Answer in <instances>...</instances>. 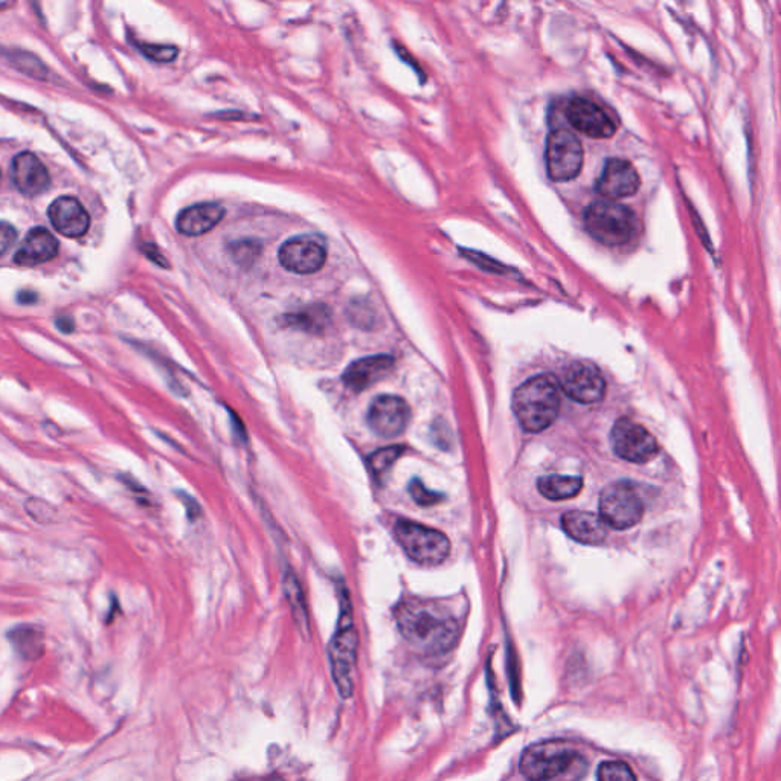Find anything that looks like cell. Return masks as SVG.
<instances>
[{"instance_id": "6da1fadb", "label": "cell", "mask_w": 781, "mask_h": 781, "mask_svg": "<svg viewBox=\"0 0 781 781\" xmlns=\"http://www.w3.org/2000/svg\"><path fill=\"white\" fill-rule=\"evenodd\" d=\"M400 634L423 653L449 652L460 637V624L446 606L426 600H408L396 611Z\"/></svg>"}, {"instance_id": "7a4b0ae2", "label": "cell", "mask_w": 781, "mask_h": 781, "mask_svg": "<svg viewBox=\"0 0 781 781\" xmlns=\"http://www.w3.org/2000/svg\"><path fill=\"white\" fill-rule=\"evenodd\" d=\"M519 771L528 781H582L588 760L571 743L551 740L528 746Z\"/></svg>"}, {"instance_id": "3957f363", "label": "cell", "mask_w": 781, "mask_h": 781, "mask_svg": "<svg viewBox=\"0 0 781 781\" xmlns=\"http://www.w3.org/2000/svg\"><path fill=\"white\" fill-rule=\"evenodd\" d=\"M560 409V386L553 376H536L519 386L513 396V412L531 434L553 425Z\"/></svg>"}, {"instance_id": "277c9868", "label": "cell", "mask_w": 781, "mask_h": 781, "mask_svg": "<svg viewBox=\"0 0 781 781\" xmlns=\"http://www.w3.org/2000/svg\"><path fill=\"white\" fill-rule=\"evenodd\" d=\"M585 226L591 237L605 246L627 245L634 240L640 228L632 209L609 200L588 206Z\"/></svg>"}, {"instance_id": "5b68a950", "label": "cell", "mask_w": 781, "mask_h": 781, "mask_svg": "<svg viewBox=\"0 0 781 781\" xmlns=\"http://www.w3.org/2000/svg\"><path fill=\"white\" fill-rule=\"evenodd\" d=\"M394 531L400 547L418 565H440L449 557L450 542L441 531L408 521L397 522Z\"/></svg>"}, {"instance_id": "8992f818", "label": "cell", "mask_w": 781, "mask_h": 781, "mask_svg": "<svg viewBox=\"0 0 781 781\" xmlns=\"http://www.w3.org/2000/svg\"><path fill=\"white\" fill-rule=\"evenodd\" d=\"M357 644H359V638H357V632L354 629L350 600L348 597H344L338 632H336L332 646H330L333 676H335L339 692L344 698H350L353 693L351 673H353V667L356 664Z\"/></svg>"}, {"instance_id": "52a82bcc", "label": "cell", "mask_w": 781, "mask_h": 781, "mask_svg": "<svg viewBox=\"0 0 781 781\" xmlns=\"http://www.w3.org/2000/svg\"><path fill=\"white\" fill-rule=\"evenodd\" d=\"M600 516L615 530H629L640 524L644 516V502L635 486L615 483L606 487L600 496Z\"/></svg>"}, {"instance_id": "ba28073f", "label": "cell", "mask_w": 781, "mask_h": 781, "mask_svg": "<svg viewBox=\"0 0 781 781\" xmlns=\"http://www.w3.org/2000/svg\"><path fill=\"white\" fill-rule=\"evenodd\" d=\"M545 159H547L548 176L556 182H566L579 176L585 153L582 144L573 133L568 130H556L548 136Z\"/></svg>"}, {"instance_id": "9c48e42d", "label": "cell", "mask_w": 781, "mask_h": 781, "mask_svg": "<svg viewBox=\"0 0 781 781\" xmlns=\"http://www.w3.org/2000/svg\"><path fill=\"white\" fill-rule=\"evenodd\" d=\"M611 444L615 454L630 463H647L658 454L656 438L644 426L629 418H620L611 432Z\"/></svg>"}, {"instance_id": "30bf717a", "label": "cell", "mask_w": 781, "mask_h": 781, "mask_svg": "<svg viewBox=\"0 0 781 781\" xmlns=\"http://www.w3.org/2000/svg\"><path fill=\"white\" fill-rule=\"evenodd\" d=\"M278 260L284 269L293 274H316L327 261V248L319 235H298L281 246Z\"/></svg>"}, {"instance_id": "8fae6325", "label": "cell", "mask_w": 781, "mask_h": 781, "mask_svg": "<svg viewBox=\"0 0 781 781\" xmlns=\"http://www.w3.org/2000/svg\"><path fill=\"white\" fill-rule=\"evenodd\" d=\"M408 403L397 396H379L371 403L367 422L379 437L393 438L402 434L409 423Z\"/></svg>"}, {"instance_id": "7c38bea8", "label": "cell", "mask_w": 781, "mask_h": 781, "mask_svg": "<svg viewBox=\"0 0 781 781\" xmlns=\"http://www.w3.org/2000/svg\"><path fill=\"white\" fill-rule=\"evenodd\" d=\"M562 388L566 396L574 402L592 405L605 397L606 382L597 367L586 362H577L566 371Z\"/></svg>"}, {"instance_id": "4fadbf2b", "label": "cell", "mask_w": 781, "mask_h": 781, "mask_svg": "<svg viewBox=\"0 0 781 781\" xmlns=\"http://www.w3.org/2000/svg\"><path fill=\"white\" fill-rule=\"evenodd\" d=\"M566 118L574 129L589 138H611L617 130L614 119L598 104L585 100V98H574L568 104Z\"/></svg>"}, {"instance_id": "5bb4252c", "label": "cell", "mask_w": 781, "mask_h": 781, "mask_svg": "<svg viewBox=\"0 0 781 781\" xmlns=\"http://www.w3.org/2000/svg\"><path fill=\"white\" fill-rule=\"evenodd\" d=\"M640 187V174L624 159H609L597 180L598 193L611 200L634 196Z\"/></svg>"}, {"instance_id": "9a60e30c", "label": "cell", "mask_w": 781, "mask_h": 781, "mask_svg": "<svg viewBox=\"0 0 781 781\" xmlns=\"http://www.w3.org/2000/svg\"><path fill=\"white\" fill-rule=\"evenodd\" d=\"M48 216L52 226L65 237H83L89 231V213L75 197L65 196L55 199L49 206Z\"/></svg>"}, {"instance_id": "2e32d148", "label": "cell", "mask_w": 781, "mask_h": 781, "mask_svg": "<svg viewBox=\"0 0 781 781\" xmlns=\"http://www.w3.org/2000/svg\"><path fill=\"white\" fill-rule=\"evenodd\" d=\"M11 179L20 193L31 197L45 193L51 182L45 164L29 152L20 153L13 159Z\"/></svg>"}, {"instance_id": "e0dca14e", "label": "cell", "mask_w": 781, "mask_h": 781, "mask_svg": "<svg viewBox=\"0 0 781 781\" xmlns=\"http://www.w3.org/2000/svg\"><path fill=\"white\" fill-rule=\"evenodd\" d=\"M394 368V359L385 354L379 356L364 357L356 360L345 370L342 380L345 386L354 393H360L365 389L371 388L374 383L380 382L383 377L388 376Z\"/></svg>"}, {"instance_id": "ac0fdd59", "label": "cell", "mask_w": 781, "mask_h": 781, "mask_svg": "<svg viewBox=\"0 0 781 781\" xmlns=\"http://www.w3.org/2000/svg\"><path fill=\"white\" fill-rule=\"evenodd\" d=\"M58 240L48 229L33 228L25 237V242L14 255V263L23 267H36L48 263L57 257Z\"/></svg>"}, {"instance_id": "d6986e66", "label": "cell", "mask_w": 781, "mask_h": 781, "mask_svg": "<svg viewBox=\"0 0 781 781\" xmlns=\"http://www.w3.org/2000/svg\"><path fill=\"white\" fill-rule=\"evenodd\" d=\"M562 527L571 539L586 545L602 544L609 533L602 516L589 512L566 513L562 518Z\"/></svg>"}, {"instance_id": "ffe728a7", "label": "cell", "mask_w": 781, "mask_h": 781, "mask_svg": "<svg viewBox=\"0 0 781 781\" xmlns=\"http://www.w3.org/2000/svg\"><path fill=\"white\" fill-rule=\"evenodd\" d=\"M226 211L219 203H199L184 209L177 216L176 228L180 234L202 235L216 228Z\"/></svg>"}, {"instance_id": "44dd1931", "label": "cell", "mask_w": 781, "mask_h": 781, "mask_svg": "<svg viewBox=\"0 0 781 781\" xmlns=\"http://www.w3.org/2000/svg\"><path fill=\"white\" fill-rule=\"evenodd\" d=\"M537 489L551 501H563L579 495L580 490L583 489V479L579 476H544L539 479Z\"/></svg>"}, {"instance_id": "7402d4cb", "label": "cell", "mask_w": 781, "mask_h": 781, "mask_svg": "<svg viewBox=\"0 0 781 781\" xmlns=\"http://www.w3.org/2000/svg\"><path fill=\"white\" fill-rule=\"evenodd\" d=\"M283 591L286 595L287 603L292 609L293 618L296 624L303 629H309V615H307L306 598H304L303 588L299 583L298 577L292 569H286L283 576Z\"/></svg>"}, {"instance_id": "603a6c76", "label": "cell", "mask_w": 781, "mask_h": 781, "mask_svg": "<svg viewBox=\"0 0 781 781\" xmlns=\"http://www.w3.org/2000/svg\"><path fill=\"white\" fill-rule=\"evenodd\" d=\"M284 322L289 327L299 328L303 332L321 333L330 322V313L322 306L307 307L301 312L284 316Z\"/></svg>"}, {"instance_id": "cb8c5ba5", "label": "cell", "mask_w": 781, "mask_h": 781, "mask_svg": "<svg viewBox=\"0 0 781 781\" xmlns=\"http://www.w3.org/2000/svg\"><path fill=\"white\" fill-rule=\"evenodd\" d=\"M405 452L402 446L385 447V449L377 450L373 455L368 458V464H370L371 472L374 476L380 478L385 475L393 464L399 460L400 455Z\"/></svg>"}, {"instance_id": "d4e9b609", "label": "cell", "mask_w": 781, "mask_h": 781, "mask_svg": "<svg viewBox=\"0 0 781 781\" xmlns=\"http://www.w3.org/2000/svg\"><path fill=\"white\" fill-rule=\"evenodd\" d=\"M597 781H637V777L624 762H605L598 768Z\"/></svg>"}, {"instance_id": "484cf974", "label": "cell", "mask_w": 781, "mask_h": 781, "mask_svg": "<svg viewBox=\"0 0 781 781\" xmlns=\"http://www.w3.org/2000/svg\"><path fill=\"white\" fill-rule=\"evenodd\" d=\"M409 492H411L412 499L422 507H434L444 501L443 493L432 492L420 479H412V483L409 484Z\"/></svg>"}, {"instance_id": "4316f807", "label": "cell", "mask_w": 781, "mask_h": 781, "mask_svg": "<svg viewBox=\"0 0 781 781\" xmlns=\"http://www.w3.org/2000/svg\"><path fill=\"white\" fill-rule=\"evenodd\" d=\"M139 51L153 62L171 63L177 57L179 51L176 46L153 45V43H138Z\"/></svg>"}, {"instance_id": "83f0119b", "label": "cell", "mask_w": 781, "mask_h": 781, "mask_svg": "<svg viewBox=\"0 0 781 781\" xmlns=\"http://www.w3.org/2000/svg\"><path fill=\"white\" fill-rule=\"evenodd\" d=\"M25 508L28 515L34 521L40 522V524H49V522L54 521L55 515H57L52 505L46 504V502L40 501V499H28Z\"/></svg>"}, {"instance_id": "f1b7e54d", "label": "cell", "mask_w": 781, "mask_h": 781, "mask_svg": "<svg viewBox=\"0 0 781 781\" xmlns=\"http://www.w3.org/2000/svg\"><path fill=\"white\" fill-rule=\"evenodd\" d=\"M17 232L10 223H2V235H0V245H2V254H7L8 249L16 242Z\"/></svg>"}, {"instance_id": "f546056e", "label": "cell", "mask_w": 781, "mask_h": 781, "mask_svg": "<svg viewBox=\"0 0 781 781\" xmlns=\"http://www.w3.org/2000/svg\"><path fill=\"white\" fill-rule=\"evenodd\" d=\"M177 496H179L180 501L184 502L185 507H187V513L188 516H190L191 521H194V519L199 518L200 513H202V510H200V505L197 504L196 499L190 498L188 496V493H177Z\"/></svg>"}, {"instance_id": "4dcf8cb0", "label": "cell", "mask_w": 781, "mask_h": 781, "mask_svg": "<svg viewBox=\"0 0 781 781\" xmlns=\"http://www.w3.org/2000/svg\"><path fill=\"white\" fill-rule=\"evenodd\" d=\"M57 327L60 332L71 333L72 330H74V322H72L69 318L58 319Z\"/></svg>"}, {"instance_id": "1f68e13d", "label": "cell", "mask_w": 781, "mask_h": 781, "mask_svg": "<svg viewBox=\"0 0 781 781\" xmlns=\"http://www.w3.org/2000/svg\"><path fill=\"white\" fill-rule=\"evenodd\" d=\"M232 420H234V426L235 428V435H238V437L242 438L243 441L246 440V428L245 426L240 423V420H238L237 417H235V414H231Z\"/></svg>"}]
</instances>
